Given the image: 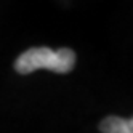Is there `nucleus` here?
Returning a JSON list of instances; mask_svg holds the SVG:
<instances>
[{
    "label": "nucleus",
    "instance_id": "f03ea898",
    "mask_svg": "<svg viewBox=\"0 0 133 133\" xmlns=\"http://www.w3.org/2000/svg\"><path fill=\"white\" fill-rule=\"evenodd\" d=\"M99 130L103 133H133V120L111 116L99 123Z\"/></svg>",
    "mask_w": 133,
    "mask_h": 133
},
{
    "label": "nucleus",
    "instance_id": "f257e3e1",
    "mask_svg": "<svg viewBox=\"0 0 133 133\" xmlns=\"http://www.w3.org/2000/svg\"><path fill=\"white\" fill-rule=\"evenodd\" d=\"M75 66V53L71 48L51 50L46 46H35L18 56L15 69L19 74H31L37 69H50L58 74H68Z\"/></svg>",
    "mask_w": 133,
    "mask_h": 133
}]
</instances>
